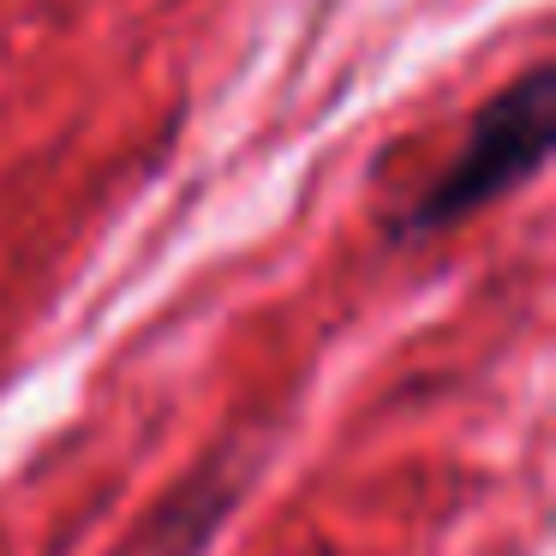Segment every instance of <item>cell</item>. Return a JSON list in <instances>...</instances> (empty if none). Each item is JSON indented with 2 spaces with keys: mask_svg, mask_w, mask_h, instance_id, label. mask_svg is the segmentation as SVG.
Returning a JSON list of instances; mask_svg holds the SVG:
<instances>
[{
  "mask_svg": "<svg viewBox=\"0 0 556 556\" xmlns=\"http://www.w3.org/2000/svg\"><path fill=\"white\" fill-rule=\"evenodd\" d=\"M556 138V90H551V66H527L515 85H503L479 114H472L460 150L437 168V180L401 210L395 240H425L443 233L455 222L479 216L484 204L508 198L515 186H527L544 168Z\"/></svg>",
  "mask_w": 556,
  "mask_h": 556,
  "instance_id": "6da1fadb",
  "label": "cell"
}]
</instances>
